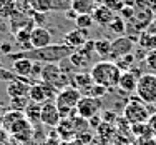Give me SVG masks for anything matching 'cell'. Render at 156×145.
I'll use <instances>...</instances> for the list:
<instances>
[{
    "instance_id": "27",
    "label": "cell",
    "mask_w": 156,
    "mask_h": 145,
    "mask_svg": "<svg viewBox=\"0 0 156 145\" xmlns=\"http://www.w3.org/2000/svg\"><path fill=\"white\" fill-rule=\"evenodd\" d=\"M30 103L28 97H17V99H10V110H17V112H25L27 105Z\"/></svg>"
},
{
    "instance_id": "32",
    "label": "cell",
    "mask_w": 156,
    "mask_h": 145,
    "mask_svg": "<svg viewBox=\"0 0 156 145\" xmlns=\"http://www.w3.org/2000/svg\"><path fill=\"white\" fill-rule=\"evenodd\" d=\"M101 3H103L105 7H108L110 10H113V12L116 13V15L120 13V10L125 7L123 0H101Z\"/></svg>"
},
{
    "instance_id": "19",
    "label": "cell",
    "mask_w": 156,
    "mask_h": 145,
    "mask_svg": "<svg viewBox=\"0 0 156 145\" xmlns=\"http://www.w3.org/2000/svg\"><path fill=\"white\" fill-rule=\"evenodd\" d=\"M98 7V0H72V10L78 15H91Z\"/></svg>"
},
{
    "instance_id": "43",
    "label": "cell",
    "mask_w": 156,
    "mask_h": 145,
    "mask_svg": "<svg viewBox=\"0 0 156 145\" xmlns=\"http://www.w3.org/2000/svg\"><path fill=\"white\" fill-rule=\"evenodd\" d=\"M148 9H150L151 12L154 13V17H156V0H150V3H148Z\"/></svg>"
},
{
    "instance_id": "6",
    "label": "cell",
    "mask_w": 156,
    "mask_h": 145,
    "mask_svg": "<svg viewBox=\"0 0 156 145\" xmlns=\"http://www.w3.org/2000/svg\"><path fill=\"white\" fill-rule=\"evenodd\" d=\"M136 95L146 105L156 103V73H143V75H140Z\"/></svg>"
},
{
    "instance_id": "14",
    "label": "cell",
    "mask_w": 156,
    "mask_h": 145,
    "mask_svg": "<svg viewBox=\"0 0 156 145\" xmlns=\"http://www.w3.org/2000/svg\"><path fill=\"white\" fill-rule=\"evenodd\" d=\"M30 85L27 79H15L7 82V95L10 99H17V97H28V92H30Z\"/></svg>"
},
{
    "instance_id": "41",
    "label": "cell",
    "mask_w": 156,
    "mask_h": 145,
    "mask_svg": "<svg viewBox=\"0 0 156 145\" xmlns=\"http://www.w3.org/2000/svg\"><path fill=\"white\" fill-rule=\"evenodd\" d=\"M148 125H150L151 132H153V135H154V139H156V112L150 117V120H148Z\"/></svg>"
},
{
    "instance_id": "9",
    "label": "cell",
    "mask_w": 156,
    "mask_h": 145,
    "mask_svg": "<svg viewBox=\"0 0 156 145\" xmlns=\"http://www.w3.org/2000/svg\"><path fill=\"white\" fill-rule=\"evenodd\" d=\"M133 47H135V40L129 37H118V39L111 40V52L108 60L118 62L120 58L133 54Z\"/></svg>"
},
{
    "instance_id": "34",
    "label": "cell",
    "mask_w": 156,
    "mask_h": 145,
    "mask_svg": "<svg viewBox=\"0 0 156 145\" xmlns=\"http://www.w3.org/2000/svg\"><path fill=\"white\" fill-rule=\"evenodd\" d=\"M96 130H98L100 137H103V139H108V137H111L115 133V127H111V124H106V122H103Z\"/></svg>"
},
{
    "instance_id": "22",
    "label": "cell",
    "mask_w": 156,
    "mask_h": 145,
    "mask_svg": "<svg viewBox=\"0 0 156 145\" xmlns=\"http://www.w3.org/2000/svg\"><path fill=\"white\" fill-rule=\"evenodd\" d=\"M136 42H138V45L141 48L153 52V50H156V33L151 32V30H144L138 35V40H136Z\"/></svg>"
},
{
    "instance_id": "20",
    "label": "cell",
    "mask_w": 156,
    "mask_h": 145,
    "mask_svg": "<svg viewBox=\"0 0 156 145\" xmlns=\"http://www.w3.org/2000/svg\"><path fill=\"white\" fill-rule=\"evenodd\" d=\"M23 115L33 127L38 125V124H42V103H37V102H32L30 100V103L27 105Z\"/></svg>"
},
{
    "instance_id": "1",
    "label": "cell",
    "mask_w": 156,
    "mask_h": 145,
    "mask_svg": "<svg viewBox=\"0 0 156 145\" xmlns=\"http://www.w3.org/2000/svg\"><path fill=\"white\" fill-rule=\"evenodd\" d=\"M73 48L65 45V43H51L45 48H32L27 52H18V54H10V60L17 58H28L32 62H40V64H60L66 60L73 54Z\"/></svg>"
},
{
    "instance_id": "3",
    "label": "cell",
    "mask_w": 156,
    "mask_h": 145,
    "mask_svg": "<svg viewBox=\"0 0 156 145\" xmlns=\"http://www.w3.org/2000/svg\"><path fill=\"white\" fill-rule=\"evenodd\" d=\"M40 80L45 82L48 85H51V87L57 88L58 92L72 85V77L63 72L60 64H43V70H42V75H40Z\"/></svg>"
},
{
    "instance_id": "30",
    "label": "cell",
    "mask_w": 156,
    "mask_h": 145,
    "mask_svg": "<svg viewBox=\"0 0 156 145\" xmlns=\"http://www.w3.org/2000/svg\"><path fill=\"white\" fill-rule=\"evenodd\" d=\"M15 2L13 0H0V15L2 17H10L15 12Z\"/></svg>"
},
{
    "instance_id": "44",
    "label": "cell",
    "mask_w": 156,
    "mask_h": 145,
    "mask_svg": "<svg viewBox=\"0 0 156 145\" xmlns=\"http://www.w3.org/2000/svg\"><path fill=\"white\" fill-rule=\"evenodd\" d=\"M123 3L125 7H133V9L136 7V0H123Z\"/></svg>"
},
{
    "instance_id": "13",
    "label": "cell",
    "mask_w": 156,
    "mask_h": 145,
    "mask_svg": "<svg viewBox=\"0 0 156 145\" xmlns=\"http://www.w3.org/2000/svg\"><path fill=\"white\" fill-rule=\"evenodd\" d=\"M32 48H45L51 45V32L45 27H35L30 33Z\"/></svg>"
},
{
    "instance_id": "16",
    "label": "cell",
    "mask_w": 156,
    "mask_h": 145,
    "mask_svg": "<svg viewBox=\"0 0 156 145\" xmlns=\"http://www.w3.org/2000/svg\"><path fill=\"white\" fill-rule=\"evenodd\" d=\"M91 17H93L95 24L101 25V27H110V24L115 20L116 13H115L113 10H110L108 7H105L103 3H98V7L95 9V12L91 13Z\"/></svg>"
},
{
    "instance_id": "42",
    "label": "cell",
    "mask_w": 156,
    "mask_h": 145,
    "mask_svg": "<svg viewBox=\"0 0 156 145\" xmlns=\"http://www.w3.org/2000/svg\"><path fill=\"white\" fill-rule=\"evenodd\" d=\"M9 135L10 133L7 132L3 127H0V143H3V142H7V139H9Z\"/></svg>"
},
{
    "instance_id": "24",
    "label": "cell",
    "mask_w": 156,
    "mask_h": 145,
    "mask_svg": "<svg viewBox=\"0 0 156 145\" xmlns=\"http://www.w3.org/2000/svg\"><path fill=\"white\" fill-rule=\"evenodd\" d=\"M110 52H111V40H108V39H96L95 40V54L98 57H101L103 60H108Z\"/></svg>"
},
{
    "instance_id": "12",
    "label": "cell",
    "mask_w": 156,
    "mask_h": 145,
    "mask_svg": "<svg viewBox=\"0 0 156 145\" xmlns=\"http://www.w3.org/2000/svg\"><path fill=\"white\" fill-rule=\"evenodd\" d=\"M62 122V115L55 102H47L42 105V124L47 127L57 128L58 124Z\"/></svg>"
},
{
    "instance_id": "35",
    "label": "cell",
    "mask_w": 156,
    "mask_h": 145,
    "mask_svg": "<svg viewBox=\"0 0 156 145\" xmlns=\"http://www.w3.org/2000/svg\"><path fill=\"white\" fill-rule=\"evenodd\" d=\"M146 67L153 73H156V50L148 52V55H146Z\"/></svg>"
},
{
    "instance_id": "15",
    "label": "cell",
    "mask_w": 156,
    "mask_h": 145,
    "mask_svg": "<svg viewBox=\"0 0 156 145\" xmlns=\"http://www.w3.org/2000/svg\"><path fill=\"white\" fill-rule=\"evenodd\" d=\"M88 30H81V28H75V30H70L63 39V43L68 47H72L73 50H78L80 47H83L88 42Z\"/></svg>"
},
{
    "instance_id": "21",
    "label": "cell",
    "mask_w": 156,
    "mask_h": 145,
    "mask_svg": "<svg viewBox=\"0 0 156 145\" xmlns=\"http://www.w3.org/2000/svg\"><path fill=\"white\" fill-rule=\"evenodd\" d=\"M95 82L93 79H91V75L90 73H85V72H76V73H73L72 75V85L70 87H75L78 88V90H90L91 88V85H93Z\"/></svg>"
},
{
    "instance_id": "23",
    "label": "cell",
    "mask_w": 156,
    "mask_h": 145,
    "mask_svg": "<svg viewBox=\"0 0 156 145\" xmlns=\"http://www.w3.org/2000/svg\"><path fill=\"white\" fill-rule=\"evenodd\" d=\"M25 115L23 112H17V110H10V112H7V113H3V117H2V122H0V127H3L7 130V132H10V128L13 127V125L17 124L20 118H23Z\"/></svg>"
},
{
    "instance_id": "36",
    "label": "cell",
    "mask_w": 156,
    "mask_h": 145,
    "mask_svg": "<svg viewBox=\"0 0 156 145\" xmlns=\"http://www.w3.org/2000/svg\"><path fill=\"white\" fill-rule=\"evenodd\" d=\"M133 15H135V9H133V7H123V9L120 10V13H118V17H121L125 22L131 20Z\"/></svg>"
},
{
    "instance_id": "25",
    "label": "cell",
    "mask_w": 156,
    "mask_h": 145,
    "mask_svg": "<svg viewBox=\"0 0 156 145\" xmlns=\"http://www.w3.org/2000/svg\"><path fill=\"white\" fill-rule=\"evenodd\" d=\"M131 133L136 137L138 140L141 139H153V132H151L148 124H138V125H131Z\"/></svg>"
},
{
    "instance_id": "7",
    "label": "cell",
    "mask_w": 156,
    "mask_h": 145,
    "mask_svg": "<svg viewBox=\"0 0 156 145\" xmlns=\"http://www.w3.org/2000/svg\"><path fill=\"white\" fill-rule=\"evenodd\" d=\"M58 95V90L53 88L51 85L45 84V82H37V84L30 85V92H28V99L37 103H47V102H55Z\"/></svg>"
},
{
    "instance_id": "26",
    "label": "cell",
    "mask_w": 156,
    "mask_h": 145,
    "mask_svg": "<svg viewBox=\"0 0 156 145\" xmlns=\"http://www.w3.org/2000/svg\"><path fill=\"white\" fill-rule=\"evenodd\" d=\"M32 12L38 13H48L51 12V0H28Z\"/></svg>"
},
{
    "instance_id": "8",
    "label": "cell",
    "mask_w": 156,
    "mask_h": 145,
    "mask_svg": "<svg viewBox=\"0 0 156 145\" xmlns=\"http://www.w3.org/2000/svg\"><path fill=\"white\" fill-rule=\"evenodd\" d=\"M101 107H103L101 99H95V97H90V95H83L81 100L78 102V105H76V112H78V115H80L81 118L90 120V118L100 115Z\"/></svg>"
},
{
    "instance_id": "38",
    "label": "cell",
    "mask_w": 156,
    "mask_h": 145,
    "mask_svg": "<svg viewBox=\"0 0 156 145\" xmlns=\"http://www.w3.org/2000/svg\"><path fill=\"white\" fill-rule=\"evenodd\" d=\"M15 79H18V77H17L13 72H10V70L2 69V67H0V80H3V82H10V80H15Z\"/></svg>"
},
{
    "instance_id": "37",
    "label": "cell",
    "mask_w": 156,
    "mask_h": 145,
    "mask_svg": "<svg viewBox=\"0 0 156 145\" xmlns=\"http://www.w3.org/2000/svg\"><path fill=\"white\" fill-rule=\"evenodd\" d=\"M115 145H138V140H131L128 135H116Z\"/></svg>"
},
{
    "instance_id": "28",
    "label": "cell",
    "mask_w": 156,
    "mask_h": 145,
    "mask_svg": "<svg viewBox=\"0 0 156 145\" xmlns=\"http://www.w3.org/2000/svg\"><path fill=\"white\" fill-rule=\"evenodd\" d=\"M95 20L91 15H78L75 18V25L76 28H81V30H90L91 27H93Z\"/></svg>"
},
{
    "instance_id": "17",
    "label": "cell",
    "mask_w": 156,
    "mask_h": 145,
    "mask_svg": "<svg viewBox=\"0 0 156 145\" xmlns=\"http://www.w3.org/2000/svg\"><path fill=\"white\" fill-rule=\"evenodd\" d=\"M138 75H135L133 70H126V72L121 73L120 84H118V88L125 94H131V92H136V87H138Z\"/></svg>"
},
{
    "instance_id": "18",
    "label": "cell",
    "mask_w": 156,
    "mask_h": 145,
    "mask_svg": "<svg viewBox=\"0 0 156 145\" xmlns=\"http://www.w3.org/2000/svg\"><path fill=\"white\" fill-rule=\"evenodd\" d=\"M32 69H33V62L28 60V58H17L12 64V72L20 79L32 77Z\"/></svg>"
},
{
    "instance_id": "33",
    "label": "cell",
    "mask_w": 156,
    "mask_h": 145,
    "mask_svg": "<svg viewBox=\"0 0 156 145\" xmlns=\"http://www.w3.org/2000/svg\"><path fill=\"white\" fill-rule=\"evenodd\" d=\"M106 92H108V88L101 87V85H96V84H93V85H91V88L88 90V94H87V95L95 97V99H103V97L106 95Z\"/></svg>"
},
{
    "instance_id": "11",
    "label": "cell",
    "mask_w": 156,
    "mask_h": 145,
    "mask_svg": "<svg viewBox=\"0 0 156 145\" xmlns=\"http://www.w3.org/2000/svg\"><path fill=\"white\" fill-rule=\"evenodd\" d=\"M10 137L17 140H23V142H32L33 140V125L27 118H20L12 128H10Z\"/></svg>"
},
{
    "instance_id": "2",
    "label": "cell",
    "mask_w": 156,
    "mask_h": 145,
    "mask_svg": "<svg viewBox=\"0 0 156 145\" xmlns=\"http://www.w3.org/2000/svg\"><path fill=\"white\" fill-rule=\"evenodd\" d=\"M121 73L123 70L118 67L116 62L111 60H101L98 64H95L90 70V75L96 85H101V87L108 88H118V84H120Z\"/></svg>"
},
{
    "instance_id": "31",
    "label": "cell",
    "mask_w": 156,
    "mask_h": 145,
    "mask_svg": "<svg viewBox=\"0 0 156 145\" xmlns=\"http://www.w3.org/2000/svg\"><path fill=\"white\" fill-rule=\"evenodd\" d=\"M110 30H113L115 33H126V22L121 17H115V20L110 24Z\"/></svg>"
},
{
    "instance_id": "29",
    "label": "cell",
    "mask_w": 156,
    "mask_h": 145,
    "mask_svg": "<svg viewBox=\"0 0 156 145\" xmlns=\"http://www.w3.org/2000/svg\"><path fill=\"white\" fill-rule=\"evenodd\" d=\"M72 9V0H51V12H68Z\"/></svg>"
},
{
    "instance_id": "10",
    "label": "cell",
    "mask_w": 156,
    "mask_h": 145,
    "mask_svg": "<svg viewBox=\"0 0 156 145\" xmlns=\"http://www.w3.org/2000/svg\"><path fill=\"white\" fill-rule=\"evenodd\" d=\"M153 18H154V13L150 9H135V15L129 20L131 32L140 35L141 32L148 30V27L153 24Z\"/></svg>"
},
{
    "instance_id": "4",
    "label": "cell",
    "mask_w": 156,
    "mask_h": 145,
    "mask_svg": "<svg viewBox=\"0 0 156 145\" xmlns=\"http://www.w3.org/2000/svg\"><path fill=\"white\" fill-rule=\"evenodd\" d=\"M153 113H150V109L148 105L140 100L138 97L136 99H129L128 103L123 109V118L128 122L129 125H138V124H148L150 117Z\"/></svg>"
},
{
    "instance_id": "40",
    "label": "cell",
    "mask_w": 156,
    "mask_h": 145,
    "mask_svg": "<svg viewBox=\"0 0 156 145\" xmlns=\"http://www.w3.org/2000/svg\"><path fill=\"white\" fill-rule=\"evenodd\" d=\"M12 45H10L9 42H2L0 43V54H5L7 57H9L10 54H12V48H10Z\"/></svg>"
},
{
    "instance_id": "5",
    "label": "cell",
    "mask_w": 156,
    "mask_h": 145,
    "mask_svg": "<svg viewBox=\"0 0 156 145\" xmlns=\"http://www.w3.org/2000/svg\"><path fill=\"white\" fill-rule=\"evenodd\" d=\"M81 97H83L81 92L75 87H66V88L58 92L57 99H55V105L60 110L62 118H68L70 115L75 112L78 102L81 100Z\"/></svg>"
},
{
    "instance_id": "39",
    "label": "cell",
    "mask_w": 156,
    "mask_h": 145,
    "mask_svg": "<svg viewBox=\"0 0 156 145\" xmlns=\"http://www.w3.org/2000/svg\"><path fill=\"white\" fill-rule=\"evenodd\" d=\"M43 70V64L40 62H33V69H32V77H40Z\"/></svg>"
}]
</instances>
